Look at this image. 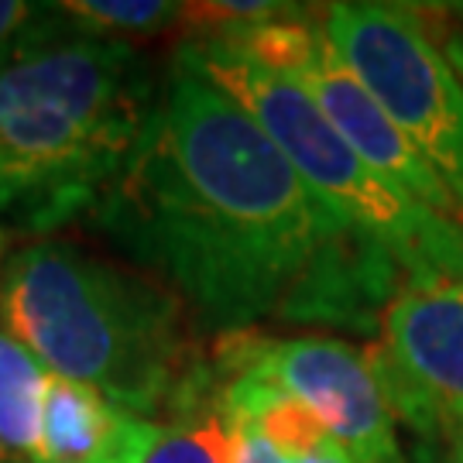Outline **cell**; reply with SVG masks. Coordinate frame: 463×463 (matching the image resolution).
Segmentation results:
<instances>
[{"mask_svg": "<svg viewBox=\"0 0 463 463\" xmlns=\"http://www.w3.org/2000/svg\"><path fill=\"white\" fill-rule=\"evenodd\" d=\"M0 333L49 374L90 384L151 422L210 361L189 306L168 285L66 237H34L7 254Z\"/></svg>", "mask_w": 463, "mask_h": 463, "instance_id": "3957f363", "label": "cell"}, {"mask_svg": "<svg viewBox=\"0 0 463 463\" xmlns=\"http://www.w3.org/2000/svg\"><path fill=\"white\" fill-rule=\"evenodd\" d=\"M158 422L120 409L80 381L49 374L32 463H141Z\"/></svg>", "mask_w": 463, "mask_h": 463, "instance_id": "9c48e42d", "label": "cell"}, {"mask_svg": "<svg viewBox=\"0 0 463 463\" xmlns=\"http://www.w3.org/2000/svg\"><path fill=\"white\" fill-rule=\"evenodd\" d=\"M49 4H32V0H0V55L14 45L21 34L32 28L38 17L45 14Z\"/></svg>", "mask_w": 463, "mask_h": 463, "instance_id": "9a60e30c", "label": "cell"}, {"mask_svg": "<svg viewBox=\"0 0 463 463\" xmlns=\"http://www.w3.org/2000/svg\"><path fill=\"white\" fill-rule=\"evenodd\" d=\"M210 361L227 378H254L309 405L357 463H405L398 419L381 392L367 347L326 333L268 336L248 330L213 340Z\"/></svg>", "mask_w": 463, "mask_h": 463, "instance_id": "8992f818", "label": "cell"}, {"mask_svg": "<svg viewBox=\"0 0 463 463\" xmlns=\"http://www.w3.org/2000/svg\"><path fill=\"white\" fill-rule=\"evenodd\" d=\"M175 52H183L210 83L237 99L285 151L319 203L388 250L409 285L463 281L460 223L419 206L381 179L296 76L261 66L223 42L175 45Z\"/></svg>", "mask_w": 463, "mask_h": 463, "instance_id": "277c9868", "label": "cell"}, {"mask_svg": "<svg viewBox=\"0 0 463 463\" xmlns=\"http://www.w3.org/2000/svg\"><path fill=\"white\" fill-rule=\"evenodd\" d=\"M323 28L344 66L426 155L463 210V80L415 4L336 0Z\"/></svg>", "mask_w": 463, "mask_h": 463, "instance_id": "5b68a950", "label": "cell"}, {"mask_svg": "<svg viewBox=\"0 0 463 463\" xmlns=\"http://www.w3.org/2000/svg\"><path fill=\"white\" fill-rule=\"evenodd\" d=\"M447 11L457 17V21H460V28H463V4H447Z\"/></svg>", "mask_w": 463, "mask_h": 463, "instance_id": "ac0fdd59", "label": "cell"}, {"mask_svg": "<svg viewBox=\"0 0 463 463\" xmlns=\"http://www.w3.org/2000/svg\"><path fill=\"white\" fill-rule=\"evenodd\" d=\"M158 83L134 45L86 38L49 4L0 55V220L49 237L93 213Z\"/></svg>", "mask_w": 463, "mask_h": 463, "instance_id": "7a4b0ae2", "label": "cell"}, {"mask_svg": "<svg viewBox=\"0 0 463 463\" xmlns=\"http://www.w3.org/2000/svg\"><path fill=\"white\" fill-rule=\"evenodd\" d=\"M4 261L7 258H4V231H0V275H4Z\"/></svg>", "mask_w": 463, "mask_h": 463, "instance_id": "d6986e66", "label": "cell"}, {"mask_svg": "<svg viewBox=\"0 0 463 463\" xmlns=\"http://www.w3.org/2000/svg\"><path fill=\"white\" fill-rule=\"evenodd\" d=\"M367 357L398 422L449 443L463 432V281L405 285Z\"/></svg>", "mask_w": 463, "mask_h": 463, "instance_id": "52a82bcc", "label": "cell"}, {"mask_svg": "<svg viewBox=\"0 0 463 463\" xmlns=\"http://www.w3.org/2000/svg\"><path fill=\"white\" fill-rule=\"evenodd\" d=\"M227 426L233 439V463H357L347 449H333L323 457H288L265 443L258 432H250L248 426H237V422H227Z\"/></svg>", "mask_w": 463, "mask_h": 463, "instance_id": "5bb4252c", "label": "cell"}, {"mask_svg": "<svg viewBox=\"0 0 463 463\" xmlns=\"http://www.w3.org/2000/svg\"><path fill=\"white\" fill-rule=\"evenodd\" d=\"M141 463H233V439L220 405V374L213 361L199 367L196 378L172 402L158 422L155 447Z\"/></svg>", "mask_w": 463, "mask_h": 463, "instance_id": "30bf717a", "label": "cell"}, {"mask_svg": "<svg viewBox=\"0 0 463 463\" xmlns=\"http://www.w3.org/2000/svg\"><path fill=\"white\" fill-rule=\"evenodd\" d=\"M55 11L86 38L117 45L175 34L183 21V4L175 0H62Z\"/></svg>", "mask_w": 463, "mask_h": 463, "instance_id": "8fae6325", "label": "cell"}, {"mask_svg": "<svg viewBox=\"0 0 463 463\" xmlns=\"http://www.w3.org/2000/svg\"><path fill=\"white\" fill-rule=\"evenodd\" d=\"M0 463H24V460H17L14 453H11V449H7L4 443H0Z\"/></svg>", "mask_w": 463, "mask_h": 463, "instance_id": "e0dca14e", "label": "cell"}, {"mask_svg": "<svg viewBox=\"0 0 463 463\" xmlns=\"http://www.w3.org/2000/svg\"><path fill=\"white\" fill-rule=\"evenodd\" d=\"M45 381L49 371L17 340L0 333V443L24 463H32L38 447Z\"/></svg>", "mask_w": 463, "mask_h": 463, "instance_id": "7c38bea8", "label": "cell"}, {"mask_svg": "<svg viewBox=\"0 0 463 463\" xmlns=\"http://www.w3.org/2000/svg\"><path fill=\"white\" fill-rule=\"evenodd\" d=\"M90 223L189 306L203 336L261 323L378 333L409 285L302 183L254 117L183 52Z\"/></svg>", "mask_w": 463, "mask_h": 463, "instance_id": "6da1fadb", "label": "cell"}, {"mask_svg": "<svg viewBox=\"0 0 463 463\" xmlns=\"http://www.w3.org/2000/svg\"><path fill=\"white\" fill-rule=\"evenodd\" d=\"M306 11L309 4H285V0H189L183 4V21L175 34H179V45L223 42L248 28L306 14Z\"/></svg>", "mask_w": 463, "mask_h": 463, "instance_id": "4fadbf2b", "label": "cell"}, {"mask_svg": "<svg viewBox=\"0 0 463 463\" xmlns=\"http://www.w3.org/2000/svg\"><path fill=\"white\" fill-rule=\"evenodd\" d=\"M449 453H447V463H463V432H457L453 439L447 443Z\"/></svg>", "mask_w": 463, "mask_h": 463, "instance_id": "2e32d148", "label": "cell"}, {"mask_svg": "<svg viewBox=\"0 0 463 463\" xmlns=\"http://www.w3.org/2000/svg\"><path fill=\"white\" fill-rule=\"evenodd\" d=\"M292 76L313 93L319 110L330 117L333 128L347 137L350 148L357 151L381 179H388L419 206L463 227V210L457 196L449 193V185L426 162V155L405 137V131L384 114V107L367 93L364 83L344 66V59L336 55L333 42L326 38V28Z\"/></svg>", "mask_w": 463, "mask_h": 463, "instance_id": "ba28073f", "label": "cell"}]
</instances>
